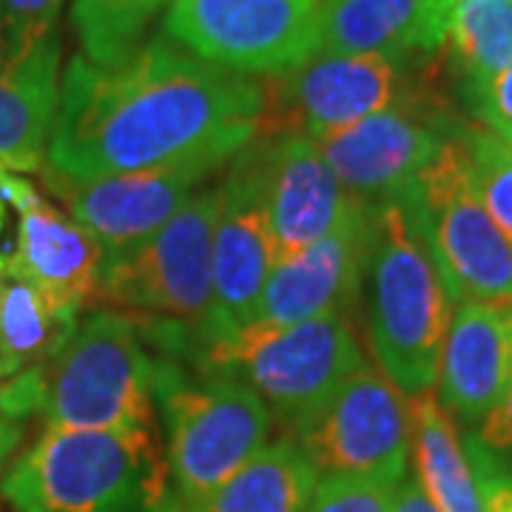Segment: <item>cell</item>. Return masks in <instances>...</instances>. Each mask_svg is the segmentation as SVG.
<instances>
[{
	"mask_svg": "<svg viewBox=\"0 0 512 512\" xmlns=\"http://www.w3.org/2000/svg\"><path fill=\"white\" fill-rule=\"evenodd\" d=\"M262 77L157 37L114 63L74 55L60 77L46 165L74 180L185 160L228 163L259 137Z\"/></svg>",
	"mask_w": 512,
	"mask_h": 512,
	"instance_id": "obj_1",
	"label": "cell"
},
{
	"mask_svg": "<svg viewBox=\"0 0 512 512\" xmlns=\"http://www.w3.org/2000/svg\"><path fill=\"white\" fill-rule=\"evenodd\" d=\"M0 493L18 512H165L168 467L157 436L46 424Z\"/></svg>",
	"mask_w": 512,
	"mask_h": 512,
	"instance_id": "obj_2",
	"label": "cell"
},
{
	"mask_svg": "<svg viewBox=\"0 0 512 512\" xmlns=\"http://www.w3.org/2000/svg\"><path fill=\"white\" fill-rule=\"evenodd\" d=\"M365 276L367 339L376 365L404 396L433 390L453 299L396 200L376 205Z\"/></svg>",
	"mask_w": 512,
	"mask_h": 512,
	"instance_id": "obj_3",
	"label": "cell"
},
{
	"mask_svg": "<svg viewBox=\"0 0 512 512\" xmlns=\"http://www.w3.org/2000/svg\"><path fill=\"white\" fill-rule=\"evenodd\" d=\"M154 396L165 424V467L174 507L194 512L268 444L271 410L231 373L191 382L174 365H154Z\"/></svg>",
	"mask_w": 512,
	"mask_h": 512,
	"instance_id": "obj_4",
	"label": "cell"
},
{
	"mask_svg": "<svg viewBox=\"0 0 512 512\" xmlns=\"http://www.w3.org/2000/svg\"><path fill=\"white\" fill-rule=\"evenodd\" d=\"M46 424L157 436L154 362L143 348L140 319L117 308L77 322L69 345L43 365Z\"/></svg>",
	"mask_w": 512,
	"mask_h": 512,
	"instance_id": "obj_5",
	"label": "cell"
},
{
	"mask_svg": "<svg viewBox=\"0 0 512 512\" xmlns=\"http://www.w3.org/2000/svg\"><path fill=\"white\" fill-rule=\"evenodd\" d=\"M362 365V345L342 311L279 328L251 322L202 353L205 370L242 376L288 436L311 421Z\"/></svg>",
	"mask_w": 512,
	"mask_h": 512,
	"instance_id": "obj_6",
	"label": "cell"
},
{
	"mask_svg": "<svg viewBox=\"0 0 512 512\" xmlns=\"http://www.w3.org/2000/svg\"><path fill=\"white\" fill-rule=\"evenodd\" d=\"M393 200L402 205L444 291L461 302H512V245L487 214L461 134Z\"/></svg>",
	"mask_w": 512,
	"mask_h": 512,
	"instance_id": "obj_7",
	"label": "cell"
},
{
	"mask_svg": "<svg viewBox=\"0 0 512 512\" xmlns=\"http://www.w3.org/2000/svg\"><path fill=\"white\" fill-rule=\"evenodd\" d=\"M222 185L185 202L163 228L126 256L103 265L100 296L137 319L154 316L208 345L214 313V228Z\"/></svg>",
	"mask_w": 512,
	"mask_h": 512,
	"instance_id": "obj_8",
	"label": "cell"
},
{
	"mask_svg": "<svg viewBox=\"0 0 512 512\" xmlns=\"http://www.w3.org/2000/svg\"><path fill=\"white\" fill-rule=\"evenodd\" d=\"M410 57L319 52L293 72L262 77L265 111L259 137L305 134L325 140L370 114L424 94L410 74Z\"/></svg>",
	"mask_w": 512,
	"mask_h": 512,
	"instance_id": "obj_9",
	"label": "cell"
},
{
	"mask_svg": "<svg viewBox=\"0 0 512 512\" xmlns=\"http://www.w3.org/2000/svg\"><path fill=\"white\" fill-rule=\"evenodd\" d=\"M319 3L174 0L163 15V37L222 69L274 77L313 57Z\"/></svg>",
	"mask_w": 512,
	"mask_h": 512,
	"instance_id": "obj_10",
	"label": "cell"
},
{
	"mask_svg": "<svg viewBox=\"0 0 512 512\" xmlns=\"http://www.w3.org/2000/svg\"><path fill=\"white\" fill-rule=\"evenodd\" d=\"M288 439L302 447L319 476L402 484L410 461L407 396L365 362Z\"/></svg>",
	"mask_w": 512,
	"mask_h": 512,
	"instance_id": "obj_11",
	"label": "cell"
},
{
	"mask_svg": "<svg viewBox=\"0 0 512 512\" xmlns=\"http://www.w3.org/2000/svg\"><path fill=\"white\" fill-rule=\"evenodd\" d=\"M220 165L225 163L185 160L92 180L63 177L43 165L40 174L63 211L103 248V265H109L154 237L194 197V188Z\"/></svg>",
	"mask_w": 512,
	"mask_h": 512,
	"instance_id": "obj_12",
	"label": "cell"
},
{
	"mask_svg": "<svg viewBox=\"0 0 512 512\" xmlns=\"http://www.w3.org/2000/svg\"><path fill=\"white\" fill-rule=\"evenodd\" d=\"M276 268L265 154L254 140L242 148L222 183V202L214 228V313L208 345L237 336L251 322L268 276Z\"/></svg>",
	"mask_w": 512,
	"mask_h": 512,
	"instance_id": "obj_13",
	"label": "cell"
},
{
	"mask_svg": "<svg viewBox=\"0 0 512 512\" xmlns=\"http://www.w3.org/2000/svg\"><path fill=\"white\" fill-rule=\"evenodd\" d=\"M313 143L350 197L379 205L419 177L447 143V131L421 94Z\"/></svg>",
	"mask_w": 512,
	"mask_h": 512,
	"instance_id": "obj_14",
	"label": "cell"
},
{
	"mask_svg": "<svg viewBox=\"0 0 512 512\" xmlns=\"http://www.w3.org/2000/svg\"><path fill=\"white\" fill-rule=\"evenodd\" d=\"M0 194L18 211V248L6 274L29 282L60 311L80 316L100 296L103 248L18 174H0Z\"/></svg>",
	"mask_w": 512,
	"mask_h": 512,
	"instance_id": "obj_15",
	"label": "cell"
},
{
	"mask_svg": "<svg viewBox=\"0 0 512 512\" xmlns=\"http://www.w3.org/2000/svg\"><path fill=\"white\" fill-rule=\"evenodd\" d=\"M373 220L376 205L356 200L328 237L288 262H279L262 288L251 322L279 328L322 313H348L365 282Z\"/></svg>",
	"mask_w": 512,
	"mask_h": 512,
	"instance_id": "obj_16",
	"label": "cell"
},
{
	"mask_svg": "<svg viewBox=\"0 0 512 512\" xmlns=\"http://www.w3.org/2000/svg\"><path fill=\"white\" fill-rule=\"evenodd\" d=\"M256 140L265 154V197L279 265L328 237L356 197L342 188L311 137L288 131Z\"/></svg>",
	"mask_w": 512,
	"mask_h": 512,
	"instance_id": "obj_17",
	"label": "cell"
},
{
	"mask_svg": "<svg viewBox=\"0 0 512 512\" xmlns=\"http://www.w3.org/2000/svg\"><path fill=\"white\" fill-rule=\"evenodd\" d=\"M512 387V302H461L441 348L436 396L464 424H481Z\"/></svg>",
	"mask_w": 512,
	"mask_h": 512,
	"instance_id": "obj_18",
	"label": "cell"
},
{
	"mask_svg": "<svg viewBox=\"0 0 512 512\" xmlns=\"http://www.w3.org/2000/svg\"><path fill=\"white\" fill-rule=\"evenodd\" d=\"M450 0H322L316 52L413 57L439 52Z\"/></svg>",
	"mask_w": 512,
	"mask_h": 512,
	"instance_id": "obj_19",
	"label": "cell"
},
{
	"mask_svg": "<svg viewBox=\"0 0 512 512\" xmlns=\"http://www.w3.org/2000/svg\"><path fill=\"white\" fill-rule=\"evenodd\" d=\"M60 100V40L0 60V168L40 171Z\"/></svg>",
	"mask_w": 512,
	"mask_h": 512,
	"instance_id": "obj_20",
	"label": "cell"
},
{
	"mask_svg": "<svg viewBox=\"0 0 512 512\" xmlns=\"http://www.w3.org/2000/svg\"><path fill=\"white\" fill-rule=\"evenodd\" d=\"M410 458L416 484L436 512H487L470 444L461 439L453 416L441 407L436 387L407 396Z\"/></svg>",
	"mask_w": 512,
	"mask_h": 512,
	"instance_id": "obj_21",
	"label": "cell"
},
{
	"mask_svg": "<svg viewBox=\"0 0 512 512\" xmlns=\"http://www.w3.org/2000/svg\"><path fill=\"white\" fill-rule=\"evenodd\" d=\"M319 473L293 439L265 444L194 512H305Z\"/></svg>",
	"mask_w": 512,
	"mask_h": 512,
	"instance_id": "obj_22",
	"label": "cell"
},
{
	"mask_svg": "<svg viewBox=\"0 0 512 512\" xmlns=\"http://www.w3.org/2000/svg\"><path fill=\"white\" fill-rule=\"evenodd\" d=\"M77 316L55 308L18 276H0V370L3 382L55 362L77 330Z\"/></svg>",
	"mask_w": 512,
	"mask_h": 512,
	"instance_id": "obj_23",
	"label": "cell"
},
{
	"mask_svg": "<svg viewBox=\"0 0 512 512\" xmlns=\"http://www.w3.org/2000/svg\"><path fill=\"white\" fill-rule=\"evenodd\" d=\"M464 89L512 63V0H450L444 43Z\"/></svg>",
	"mask_w": 512,
	"mask_h": 512,
	"instance_id": "obj_24",
	"label": "cell"
},
{
	"mask_svg": "<svg viewBox=\"0 0 512 512\" xmlns=\"http://www.w3.org/2000/svg\"><path fill=\"white\" fill-rule=\"evenodd\" d=\"M171 3L174 0H72V26L83 55L94 63L126 57Z\"/></svg>",
	"mask_w": 512,
	"mask_h": 512,
	"instance_id": "obj_25",
	"label": "cell"
},
{
	"mask_svg": "<svg viewBox=\"0 0 512 512\" xmlns=\"http://www.w3.org/2000/svg\"><path fill=\"white\" fill-rule=\"evenodd\" d=\"M473 183L487 214L512 245V146L487 128H464Z\"/></svg>",
	"mask_w": 512,
	"mask_h": 512,
	"instance_id": "obj_26",
	"label": "cell"
},
{
	"mask_svg": "<svg viewBox=\"0 0 512 512\" xmlns=\"http://www.w3.org/2000/svg\"><path fill=\"white\" fill-rule=\"evenodd\" d=\"M399 484L376 478L319 476L305 512H393Z\"/></svg>",
	"mask_w": 512,
	"mask_h": 512,
	"instance_id": "obj_27",
	"label": "cell"
},
{
	"mask_svg": "<svg viewBox=\"0 0 512 512\" xmlns=\"http://www.w3.org/2000/svg\"><path fill=\"white\" fill-rule=\"evenodd\" d=\"M6 55L23 57L40 43L57 37L63 0H0Z\"/></svg>",
	"mask_w": 512,
	"mask_h": 512,
	"instance_id": "obj_28",
	"label": "cell"
},
{
	"mask_svg": "<svg viewBox=\"0 0 512 512\" xmlns=\"http://www.w3.org/2000/svg\"><path fill=\"white\" fill-rule=\"evenodd\" d=\"M467 97L484 128L512 146V63L476 86H467Z\"/></svg>",
	"mask_w": 512,
	"mask_h": 512,
	"instance_id": "obj_29",
	"label": "cell"
},
{
	"mask_svg": "<svg viewBox=\"0 0 512 512\" xmlns=\"http://www.w3.org/2000/svg\"><path fill=\"white\" fill-rule=\"evenodd\" d=\"M467 444H470V456L476 461L478 481H481V493H484L487 512H512V473L501 470L495 464V458L473 436L467 439Z\"/></svg>",
	"mask_w": 512,
	"mask_h": 512,
	"instance_id": "obj_30",
	"label": "cell"
},
{
	"mask_svg": "<svg viewBox=\"0 0 512 512\" xmlns=\"http://www.w3.org/2000/svg\"><path fill=\"white\" fill-rule=\"evenodd\" d=\"M473 439L487 450V453H510L512 450V387L507 396L495 404L493 410L478 424V433Z\"/></svg>",
	"mask_w": 512,
	"mask_h": 512,
	"instance_id": "obj_31",
	"label": "cell"
},
{
	"mask_svg": "<svg viewBox=\"0 0 512 512\" xmlns=\"http://www.w3.org/2000/svg\"><path fill=\"white\" fill-rule=\"evenodd\" d=\"M12 214H15V208L0 194V276L6 274L15 248H18V222L12 225Z\"/></svg>",
	"mask_w": 512,
	"mask_h": 512,
	"instance_id": "obj_32",
	"label": "cell"
},
{
	"mask_svg": "<svg viewBox=\"0 0 512 512\" xmlns=\"http://www.w3.org/2000/svg\"><path fill=\"white\" fill-rule=\"evenodd\" d=\"M393 512H436V507L430 504V498L421 493V487L416 484V478H404L396 490V504Z\"/></svg>",
	"mask_w": 512,
	"mask_h": 512,
	"instance_id": "obj_33",
	"label": "cell"
},
{
	"mask_svg": "<svg viewBox=\"0 0 512 512\" xmlns=\"http://www.w3.org/2000/svg\"><path fill=\"white\" fill-rule=\"evenodd\" d=\"M20 436H23V424L15 416H9L3 407H0V470L6 467L9 456L15 453V447L20 444Z\"/></svg>",
	"mask_w": 512,
	"mask_h": 512,
	"instance_id": "obj_34",
	"label": "cell"
},
{
	"mask_svg": "<svg viewBox=\"0 0 512 512\" xmlns=\"http://www.w3.org/2000/svg\"><path fill=\"white\" fill-rule=\"evenodd\" d=\"M3 57H9L6 55V43H3V6H0V60Z\"/></svg>",
	"mask_w": 512,
	"mask_h": 512,
	"instance_id": "obj_35",
	"label": "cell"
},
{
	"mask_svg": "<svg viewBox=\"0 0 512 512\" xmlns=\"http://www.w3.org/2000/svg\"><path fill=\"white\" fill-rule=\"evenodd\" d=\"M0 382H3V370H0Z\"/></svg>",
	"mask_w": 512,
	"mask_h": 512,
	"instance_id": "obj_36",
	"label": "cell"
},
{
	"mask_svg": "<svg viewBox=\"0 0 512 512\" xmlns=\"http://www.w3.org/2000/svg\"><path fill=\"white\" fill-rule=\"evenodd\" d=\"M0 174H3V168H0Z\"/></svg>",
	"mask_w": 512,
	"mask_h": 512,
	"instance_id": "obj_37",
	"label": "cell"
}]
</instances>
